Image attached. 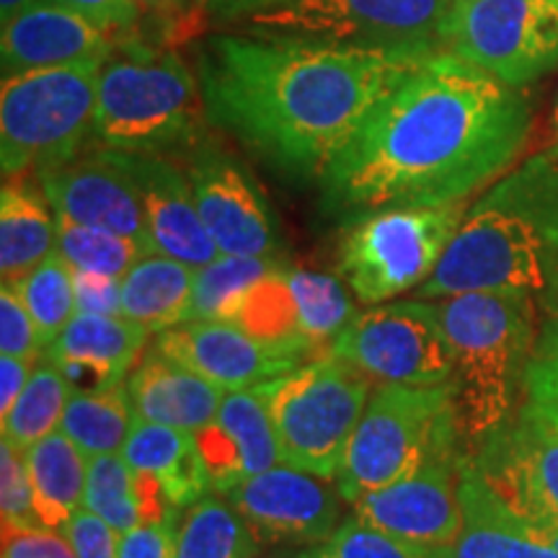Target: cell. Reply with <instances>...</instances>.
Instances as JSON below:
<instances>
[{
    "mask_svg": "<svg viewBox=\"0 0 558 558\" xmlns=\"http://www.w3.org/2000/svg\"><path fill=\"white\" fill-rule=\"evenodd\" d=\"M0 512H3V527H41L37 505H34L29 473H26L24 452L13 448L9 439L0 442Z\"/></svg>",
    "mask_w": 558,
    "mask_h": 558,
    "instance_id": "obj_39",
    "label": "cell"
},
{
    "mask_svg": "<svg viewBox=\"0 0 558 558\" xmlns=\"http://www.w3.org/2000/svg\"><path fill=\"white\" fill-rule=\"evenodd\" d=\"M52 3L78 11L81 16L90 19L111 34L130 32L140 21V13H143L135 0H52Z\"/></svg>",
    "mask_w": 558,
    "mask_h": 558,
    "instance_id": "obj_45",
    "label": "cell"
},
{
    "mask_svg": "<svg viewBox=\"0 0 558 558\" xmlns=\"http://www.w3.org/2000/svg\"><path fill=\"white\" fill-rule=\"evenodd\" d=\"M122 456L130 469L156 478L177 509L192 507L213 488L194 432L145 422L137 416Z\"/></svg>",
    "mask_w": 558,
    "mask_h": 558,
    "instance_id": "obj_26",
    "label": "cell"
},
{
    "mask_svg": "<svg viewBox=\"0 0 558 558\" xmlns=\"http://www.w3.org/2000/svg\"><path fill=\"white\" fill-rule=\"evenodd\" d=\"M194 267L150 251L122 277V316L150 333L184 324L192 303Z\"/></svg>",
    "mask_w": 558,
    "mask_h": 558,
    "instance_id": "obj_29",
    "label": "cell"
},
{
    "mask_svg": "<svg viewBox=\"0 0 558 558\" xmlns=\"http://www.w3.org/2000/svg\"><path fill=\"white\" fill-rule=\"evenodd\" d=\"M452 0H290L243 16L262 37L373 47L409 54L445 50Z\"/></svg>",
    "mask_w": 558,
    "mask_h": 558,
    "instance_id": "obj_10",
    "label": "cell"
},
{
    "mask_svg": "<svg viewBox=\"0 0 558 558\" xmlns=\"http://www.w3.org/2000/svg\"><path fill=\"white\" fill-rule=\"evenodd\" d=\"M486 484L527 520L558 530V427L522 401L518 414L465 450Z\"/></svg>",
    "mask_w": 558,
    "mask_h": 558,
    "instance_id": "obj_13",
    "label": "cell"
},
{
    "mask_svg": "<svg viewBox=\"0 0 558 558\" xmlns=\"http://www.w3.org/2000/svg\"><path fill=\"white\" fill-rule=\"evenodd\" d=\"M37 362L11 357V354H0V418H3L24 393L26 383L32 378V369Z\"/></svg>",
    "mask_w": 558,
    "mask_h": 558,
    "instance_id": "obj_48",
    "label": "cell"
},
{
    "mask_svg": "<svg viewBox=\"0 0 558 558\" xmlns=\"http://www.w3.org/2000/svg\"><path fill=\"white\" fill-rule=\"evenodd\" d=\"M54 251L73 267V271L122 279L153 248L148 243L114 233V230L83 226V222H73L58 215Z\"/></svg>",
    "mask_w": 558,
    "mask_h": 558,
    "instance_id": "obj_36",
    "label": "cell"
},
{
    "mask_svg": "<svg viewBox=\"0 0 558 558\" xmlns=\"http://www.w3.org/2000/svg\"><path fill=\"white\" fill-rule=\"evenodd\" d=\"M181 509L160 522L132 527L120 538V558H177Z\"/></svg>",
    "mask_w": 558,
    "mask_h": 558,
    "instance_id": "obj_42",
    "label": "cell"
},
{
    "mask_svg": "<svg viewBox=\"0 0 558 558\" xmlns=\"http://www.w3.org/2000/svg\"><path fill=\"white\" fill-rule=\"evenodd\" d=\"M429 54L218 34L199 47L207 120L292 179H324L365 117Z\"/></svg>",
    "mask_w": 558,
    "mask_h": 558,
    "instance_id": "obj_2",
    "label": "cell"
},
{
    "mask_svg": "<svg viewBox=\"0 0 558 558\" xmlns=\"http://www.w3.org/2000/svg\"><path fill=\"white\" fill-rule=\"evenodd\" d=\"M11 288L24 300L26 311L37 326L41 349L50 347L78 313L75 271L58 251H52L39 267H34L29 275L21 277Z\"/></svg>",
    "mask_w": 558,
    "mask_h": 558,
    "instance_id": "obj_37",
    "label": "cell"
},
{
    "mask_svg": "<svg viewBox=\"0 0 558 558\" xmlns=\"http://www.w3.org/2000/svg\"><path fill=\"white\" fill-rule=\"evenodd\" d=\"M279 264H282L279 256L220 254L215 262L194 269L192 303L186 320H233L246 292Z\"/></svg>",
    "mask_w": 558,
    "mask_h": 558,
    "instance_id": "obj_34",
    "label": "cell"
},
{
    "mask_svg": "<svg viewBox=\"0 0 558 558\" xmlns=\"http://www.w3.org/2000/svg\"><path fill=\"white\" fill-rule=\"evenodd\" d=\"M456 442L463 445L452 383L429 388L380 383L369 393L339 469L341 499L352 505L362 494L396 484L432 452Z\"/></svg>",
    "mask_w": 558,
    "mask_h": 558,
    "instance_id": "obj_8",
    "label": "cell"
},
{
    "mask_svg": "<svg viewBox=\"0 0 558 558\" xmlns=\"http://www.w3.org/2000/svg\"><path fill=\"white\" fill-rule=\"evenodd\" d=\"M550 145H558V99L554 104V111H550Z\"/></svg>",
    "mask_w": 558,
    "mask_h": 558,
    "instance_id": "obj_52",
    "label": "cell"
},
{
    "mask_svg": "<svg viewBox=\"0 0 558 558\" xmlns=\"http://www.w3.org/2000/svg\"><path fill=\"white\" fill-rule=\"evenodd\" d=\"M303 558H445V548H429L396 538V535L383 533L352 514V518L341 520L339 527L324 543L305 550Z\"/></svg>",
    "mask_w": 558,
    "mask_h": 558,
    "instance_id": "obj_38",
    "label": "cell"
},
{
    "mask_svg": "<svg viewBox=\"0 0 558 558\" xmlns=\"http://www.w3.org/2000/svg\"><path fill=\"white\" fill-rule=\"evenodd\" d=\"M262 543L228 499L205 494L181 514L177 558H254Z\"/></svg>",
    "mask_w": 558,
    "mask_h": 558,
    "instance_id": "obj_32",
    "label": "cell"
},
{
    "mask_svg": "<svg viewBox=\"0 0 558 558\" xmlns=\"http://www.w3.org/2000/svg\"><path fill=\"white\" fill-rule=\"evenodd\" d=\"M226 499L264 546H318L339 527V501H344L329 478L284 463L233 486Z\"/></svg>",
    "mask_w": 558,
    "mask_h": 558,
    "instance_id": "obj_16",
    "label": "cell"
},
{
    "mask_svg": "<svg viewBox=\"0 0 558 558\" xmlns=\"http://www.w3.org/2000/svg\"><path fill=\"white\" fill-rule=\"evenodd\" d=\"M445 50L525 88L558 65V0H452Z\"/></svg>",
    "mask_w": 558,
    "mask_h": 558,
    "instance_id": "obj_12",
    "label": "cell"
},
{
    "mask_svg": "<svg viewBox=\"0 0 558 558\" xmlns=\"http://www.w3.org/2000/svg\"><path fill=\"white\" fill-rule=\"evenodd\" d=\"M533 107L518 86L448 50L388 90L326 169V207L456 205L505 177L525 148Z\"/></svg>",
    "mask_w": 558,
    "mask_h": 558,
    "instance_id": "obj_1",
    "label": "cell"
},
{
    "mask_svg": "<svg viewBox=\"0 0 558 558\" xmlns=\"http://www.w3.org/2000/svg\"><path fill=\"white\" fill-rule=\"evenodd\" d=\"M24 463L41 527L62 530L83 507L88 456L58 429L24 450Z\"/></svg>",
    "mask_w": 558,
    "mask_h": 558,
    "instance_id": "obj_28",
    "label": "cell"
},
{
    "mask_svg": "<svg viewBox=\"0 0 558 558\" xmlns=\"http://www.w3.org/2000/svg\"><path fill=\"white\" fill-rule=\"evenodd\" d=\"M456 373L452 407L463 448H476L518 414L538 337L530 292H460L437 300Z\"/></svg>",
    "mask_w": 558,
    "mask_h": 558,
    "instance_id": "obj_4",
    "label": "cell"
},
{
    "mask_svg": "<svg viewBox=\"0 0 558 558\" xmlns=\"http://www.w3.org/2000/svg\"><path fill=\"white\" fill-rule=\"evenodd\" d=\"M254 388L267 403L282 463L337 481L373 380L324 352Z\"/></svg>",
    "mask_w": 558,
    "mask_h": 558,
    "instance_id": "obj_6",
    "label": "cell"
},
{
    "mask_svg": "<svg viewBox=\"0 0 558 558\" xmlns=\"http://www.w3.org/2000/svg\"><path fill=\"white\" fill-rule=\"evenodd\" d=\"M460 456L463 445H445L409 476L354 499L349 505L352 514L383 533L418 546H450L463 527V509L458 499Z\"/></svg>",
    "mask_w": 558,
    "mask_h": 558,
    "instance_id": "obj_15",
    "label": "cell"
},
{
    "mask_svg": "<svg viewBox=\"0 0 558 558\" xmlns=\"http://www.w3.org/2000/svg\"><path fill=\"white\" fill-rule=\"evenodd\" d=\"M525 403L558 427V362H530Z\"/></svg>",
    "mask_w": 558,
    "mask_h": 558,
    "instance_id": "obj_46",
    "label": "cell"
},
{
    "mask_svg": "<svg viewBox=\"0 0 558 558\" xmlns=\"http://www.w3.org/2000/svg\"><path fill=\"white\" fill-rule=\"evenodd\" d=\"M143 11L160 13V16H177L184 9V0H135Z\"/></svg>",
    "mask_w": 558,
    "mask_h": 558,
    "instance_id": "obj_50",
    "label": "cell"
},
{
    "mask_svg": "<svg viewBox=\"0 0 558 558\" xmlns=\"http://www.w3.org/2000/svg\"><path fill=\"white\" fill-rule=\"evenodd\" d=\"M37 177L62 218L114 230L150 246L130 153L99 145Z\"/></svg>",
    "mask_w": 558,
    "mask_h": 558,
    "instance_id": "obj_17",
    "label": "cell"
},
{
    "mask_svg": "<svg viewBox=\"0 0 558 558\" xmlns=\"http://www.w3.org/2000/svg\"><path fill=\"white\" fill-rule=\"evenodd\" d=\"M558 271V145L494 181L465 209L437 269L416 290L424 300L460 292L543 295Z\"/></svg>",
    "mask_w": 558,
    "mask_h": 558,
    "instance_id": "obj_3",
    "label": "cell"
},
{
    "mask_svg": "<svg viewBox=\"0 0 558 558\" xmlns=\"http://www.w3.org/2000/svg\"><path fill=\"white\" fill-rule=\"evenodd\" d=\"M104 62L41 68L3 78L0 163L3 179L41 173L78 158L94 140L96 88Z\"/></svg>",
    "mask_w": 558,
    "mask_h": 558,
    "instance_id": "obj_7",
    "label": "cell"
},
{
    "mask_svg": "<svg viewBox=\"0 0 558 558\" xmlns=\"http://www.w3.org/2000/svg\"><path fill=\"white\" fill-rule=\"evenodd\" d=\"M128 390L140 418L194 435L218 416L226 399V390L169 360L156 347L143 354L128 375Z\"/></svg>",
    "mask_w": 558,
    "mask_h": 558,
    "instance_id": "obj_24",
    "label": "cell"
},
{
    "mask_svg": "<svg viewBox=\"0 0 558 558\" xmlns=\"http://www.w3.org/2000/svg\"><path fill=\"white\" fill-rule=\"evenodd\" d=\"M194 437L213 492L228 494L246 478L282 463L267 403L256 388L226 393L218 416Z\"/></svg>",
    "mask_w": 558,
    "mask_h": 558,
    "instance_id": "obj_22",
    "label": "cell"
},
{
    "mask_svg": "<svg viewBox=\"0 0 558 558\" xmlns=\"http://www.w3.org/2000/svg\"><path fill=\"white\" fill-rule=\"evenodd\" d=\"M153 251L199 269L220 256L194 202L190 177L169 156L130 153Z\"/></svg>",
    "mask_w": 558,
    "mask_h": 558,
    "instance_id": "obj_21",
    "label": "cell"
},
{
    "mask_svg": "<svg viewBox=\"0 0 558 558\" xmlns=\"http://www.w3.org/2000/svg\"><path fill=\"white\" fill-rule=\"evenodd\" d=\"M205 120L199 83L177 52L124 45L104 60L94 117L101 148L190 156L207 140Z\"/></svg>",
    "mask_w": 558,
    "mask_h": 558,
    "instance_id": "obj_5",
    "label": "cell"
},
{
    "mask_svg": "<svg viewBox=\"0 0 558 558\" xmlns=\"http://www.w3.org/2000/svg\"><path fill=\"white\" fill-rule=\"evenodd\" d=\"M156 349L226 393L254 388L303 365L290 354L254 339L230 320H186L158 333Z\"/></svg>",
    "mask_w": 558,
    "mask_h": 558,
    "instance_id": "obj_18",
    "label": "cell"
},
{
    "mask_svg": "<svg viewBox=\"0 0 558 558\" xmlns=\"http://www.w3.org/2000/svg\"><path fill=\"white\" fill-rule=\"evenodd\" d=\"M533 362H558V271L538 298V337Z\"/></svg>",
    "mask_w": 558,
    "mask_h": 558,
    "instance_id": "obj_47",
    "label": "cell"
},
{
    "mask_svg": "<svg viewBox=\"0 0 558 558\" xmlns=\"http://www.w3.org/2000/svg\"><path fill=\"white\" fill-rule=\"evenodd\" d=\"M73 388V380L52 360L41 354L32 369L24 393L19 396V401L0 422L3 439H9L13 448L24 452L34 442L58 432Z\"/></svg>",
    "mask_w": 558,
    "mask_h": 558,
    "instance_id": "obj_33",
    "label": "cell"
},
{
    "mask_svg": "<svg viewBox=\"0 0 558 558\" xmlns=\"http://www.w3.org/2000/svg\"><path fill=\"white\" fill-rule=\"evenodd\" d=\"M114 39L117 34L101 29L78 11L45 0L3 24V78L26 70L104 62L117 50Z\"/></svg>",
    "mask_w": 558,
    "mask_h": 558,
    "instance_id": "obj_20",
    "label": "cell"
},
{
    "mask_svg": "<svg viewBox=\"0 0 558 558\" xmlns=\"http://www.w3.org/2000/svg\"><path fill=\"white\" fill-rule=\"evenodd\" d=\"M0 354L32 362H37L45 354L37 326H34L24 300L11 284H3V290H0Z\"/></svg>",
    "mask_w": 558,
    "mask_h": 558,
    "instance_id": "obj_40",
    "label": "cell"
},
{
    "mask_svg": "<svg viewBox=\"0 0 558 558\" xmlns=\"http://www.w3.org/2000/svg\"><path fill=\"white\" fill-rule=\"evenodd\" d=\"M75 300L78 313L122 316V279L75 271Z\"/></svg>",
    "mask_w": 558,
    "mask_h": 558,
    "instance_id": "obj_44",
    "label": "cell"
},
{
    "mask_svg": "<svg viewBox=\"0 0 558 558\" xmlns=\"http://www.w3.org/2000/svg\"><path fill=\"white\" fill-rule=\"evenodd\" d=\"M58 209L37 173L3 181L0 192V275L3 284L19 282L54 251Z\"/></svg>",
    "mask_w": 558,
    "mask_h": 558,
    "instance_id": "obj_25",
    "label": "cell"
},
{
    "mask_svg": "<svg viewBox=\"0 0 558 558\" xmlns=\"http://www.w3.org/2000/svg\"><path fill=\"white\" fill-rule=\"evenodd\" d=\"M128 380L99 388H73L60 429L73 439L88 458L122 452L135 427Z\"/></svg>",
    "mask_w": 558,
    "mask_h": 558,
    "instance_id": "obj_30",
    "label": "cell"
},
{
    "mask_svg": "<svg viewBox=\"0 0 558 558\" xmlns=\"http://www.w3.org/2000/svg\"><path fill=\"white\" fill-rule=\"evenodd\" d=\"M3 558H75L62 530L3 527Z\"/></svg>",
    "mask_w": 558,
    "mask_h": 558,
    "instance_id": "obj_43",
    "label": "cell"
},
{
    "mask_svg": "<svg viewBox=\"0 0 558 558\" xmlns=\"http://www.w3.org/2000/svg\"><path fill=\"white\" fill-rule=\"evenodd\" d=\"M45 3V0H0V21H11L13 16H19L21 11L32 9V5Z\"/></svg>",
    "mask_w": 558,
    "mask_h": 558,
    "instance_id": "obj_51",
    "label": "cell"
},
{
    "mask_svg": "<svg viewBox=\"0 0 558 558\" xmlns=\"http://www.w3.org/2000/svg\"><path fill=\"white\" fill-rule=\"evenodd\" d=\"M184 171L202 222L220 254L279 256L282 235L275 213L239 158L205 140L186 156Z\"/></svg>",
    "mask_w": 558,
    "mask_h": 558,
    "instance_id": "obj_14",
    "label": "cell"
},
{
    "mask_svg": "<svg viewBox=\"0 0 558 558\" xmlns=\"http://www.w3.org/2000/svg\"><path fill=\"white\" fill-rule=\"evenodd\" d=\"M209 11L220 19H243L248 13L264 11V9H275V5L290 3V0H207Z\"/></svg>",
    "mask_w": 558,
    "mask_h": 558,
    "instance_id": "obj_49",
    "label": "cell"
},
{
    "mask_svg": "<svg viewBox=\"0 0 558 558\" xmlns=\"http://www.w3.org/2000/svg\"><path fill=\"white\" fill-rule=\"evenodd\" d=\"M463 527L445 558H558V530L527 520L486 484L469 458L458 463Z\"/></svg>",
    "mask_w": 558,
    "mask_h": 558,
    "instance_id": "obj_19",
    "label": "cell"
},
{
    "mask_svg": "<svg viewBox=\"0 0 558 558\" xmlns=\"http://www.w3.org/2000/svg\"><path fill=\"white\" fill-rule=\"evenodd\" d=\"M83 507L107 520L117 533L160 522L177 512L163 486L148 473L130 469L122 452L88 458V481Z\"/></svg>",
    "mask_w": 558,
    "mask_h": 558,
    "instance_id": "obj_27",
    "label": "cell"
},
{
    "mask_svg": "<svg viewBox=\"0 0 558 558\" xmlns=\"http://www.w3.org/2000/svg\"><path fill=\"white\" fill-rule=\"evenodd\" d=\"M284 264L288 262L271 269L246 292L230 324H239L254 339L303 362L305 357H318V352L303 333L295 295H292L288 275H284Z\"/></svg>",
    "mask_w": 558,
    "mask_h": 558,
    "instance_id": "obj_31",
    "label": "cell"
},
{
    "mask_svg": "<svg viewBox=\"0 0 558 558\" xmlns=\"http://www.w3.org/2000/svg\"><path fill=\"white\" fill-rule=\"evenodd\" d=\"M284 275L295 295L305 339L320 354V349H329L331 341L347 329L349 320L357 316L354 300L349 295L352 290L341 277L290 267V264H284Z\"/></svg>",
    "mask_w": 558,
    "mask_h": 558,
    "instance_id": "obj_35",
    "label": "cell"
},
{
    "mask_svg": "<svg viewBox=\"0 0 558 558\" xmlns=\"http://www.w3.org/2000/svg\"><path fill=\"white\" fill-rule=\"evenodd\" d=\"M75 558H120V538L114 527L90 509L81 507L62 527Z\"/></svg>",
    "mask_w": 558,
    "mask_h": 558,
    "instance_id": "obj_41",
    "label": "cell"
},
{
    "mask_svg": "<svg viewBox=\"0 0 558 558\" xmlns=\"http://www.w3.org/2000/svg\"><path fill=\"white\" fill-rule=\"evenodd\" d=\"M456 205H393L354 215L339 243L337 271L362 305L418 290L437 269L465 215Z\"/></svg>",
    "mask_w": 558,
    "mask_h": 558,
    "instance_id": "obj_9",
    "label": "cell"
},
{
    "mask_svg": "<svg viewBox=\"0 0 558 558\" xmlns=\"http://www.w3.org/2000/svg\"><path fill=\"white\" fill-rule=\"evenodd\" d=\"M153 333L124 316L75 313L58 339L45 349L70 380L94 378V386L122 383L135 369Z\"/></svg>",
    "mask_w": 558,
    "mask_h": 558,
    "instance_id": "obj_23",
    "label": "cell"
},
{
    "mask_svg": "<svg viewBox=\"0 0 558 558\" xmlns=\"http://www.w3.org/2000/svg\"><path fill=\"white\" fill-rule=\"evenodd\" d=\"M326 352L369 380L396 386H445L456 373L437 300H396L362 311Z\"/></svg>",
    "mask_w": 558,
    "mask_h": 558,
    "instance_id": "obj_11",
    "label": "cell"
}]
</instances>
